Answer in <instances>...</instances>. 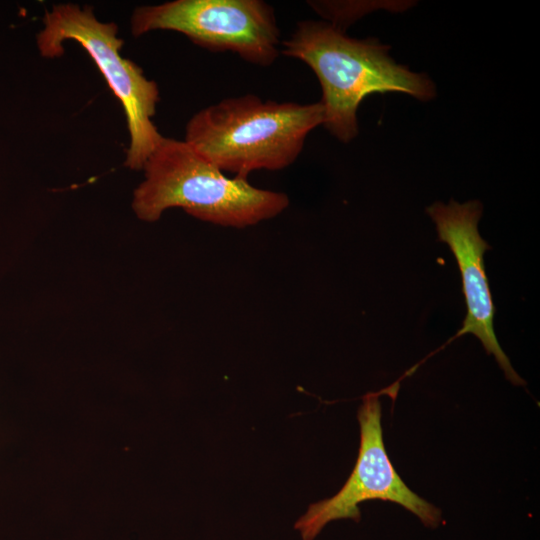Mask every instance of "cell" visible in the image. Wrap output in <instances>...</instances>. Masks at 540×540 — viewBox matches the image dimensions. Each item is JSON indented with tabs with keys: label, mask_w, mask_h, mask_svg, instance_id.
I'll use <instances>...</instances> for the list:
<instances>
[{
	"label": "cell",
	"mask_w": 540,
	"mask_h": 540,
	"mask_svg": "<svg viewBox=\"0 0 540 540\" xmlns=\"http://www.w3.org/2000/svg\"><path fill=\"white\" fill-rule=\"evenodd\" d=\"M389 48L375 38L349 37L327 21L302 20L282 42L281 52L315 73L322 89V125L347 143L358 135L357 110L366 96L397 92L420 101L435 97L433 82L397 64Z\"/></svg>",
	"instance_id": "cell-1"
},
{
	"label": "cell",
	"mask_w": 540,
	"mask_h": 540,
	"mask_svg": "<svg viewBox=\"0 0 540 540\" xmlns=\"http://www.w3.org/2000/svg\"><path fill=\"white\" fill-rule=\"evenodd\" d=\"M142 170L132 208L146 222L178 207L201 221L242 229L278 216L290 203L283 192L225 176L184 140L164 137Z\"/></svg>",
	"instance_id": "cell-2"
},
{
	"label": "cell",
	"mask_w": 540,
	"mask_h": 540,
	"mask_svg": "<svg viewBox=\"0 0 540 540\" xmlns=\"http://www.w3.org/2000/svg\"><path fill=\"white\" fill-rule=\"evenodd\" d=\"M323 121L320 101L299 104L246 94L199 110L186 125L184 141L223 172L248 178L256 170L293 164Z\"/></svg>",
	"instance_id": "cell-3"
},
{
	"label": "cell",
	"mask_w": 540,
	"mask_h": 540,
	"mask_svg": "<svg viewBox=\"0 0 540 540\" xmlns=\"http://www.w3.org/2000/svg\"><path fill=\"white\" fill-rule=\"evenodd\" d=\"M43 24L36 37L42 56H61L65 51L64 42L72 40L92 58L125 112L130 135L125 166L142 170L164 138L152 121L160 99L157 83L121 55L124 42L118 36L117 25L98 20L90 6L54 5L45 13Z\"/></svg>",
	"instance_id": "cell-4"
},
{
	"label": "cell",
	"mask_w": 540,
	"mask_h": 540,
	"mask_svg": "<svg viewBox=\"0 0 540 540\" xmlns=\"http://www.w3.org/2000/svg\"><path fill=\"white\" fill-rule=\"evenodd\" d=\"M155 30L182 33L204 49L232 52L262 67L272 65L280 54L275 12L262 0H174L137 7L132 34Z\"/></svg>",
	"instance_id": "cell-5"
},
{
	"label": "cell",
	"mask_w": 540,
	"mask_h": 540,
	"mask_svg": "<svg viewBox=\"0 0 540 540\" xmlns=\"http://www.w3.org/2000/svg\"><path fill=\"white\" fill-rule=\"evenodd\" d=\"M360 447L355 467L334 496L311 504L295 523L303 540H313L331 521L360 520L359 504L371 499L392 501L416 515L425 526L437 527L441 512L406 486L386 452L378 395L363 398L358 411Z\"/></svg>",
	"instance_id": "cell-6"
},
{
	"label": "cell",
	"mask_w": 540,
	"mask_h": 540,
	"mask_svg": "<svg viewBox=\"0 0 540 540\" xmlns=\"http://www.w3.org/2000/svg\"><path fill=\"white\" fill-rule=\"evenodd\" d=\"M434 221L439 240L448 244L456 258L465 297L467 314L457 337L464 334L476 336L487 354H492L506 378L515 385H524V380L513 369L502 350L493 328L495 306L484 266V253L489 244L478 232L482 205L471 200L448 204L436 202L426 208Z\"/></svg>",
	"instance_id": "cell-7"
}]
</instances>
